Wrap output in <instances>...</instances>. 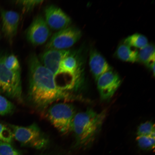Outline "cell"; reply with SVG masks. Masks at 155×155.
<instances>
[{
    "label": "cell",
    "instance_id": "cell-2",
    "mask_svg": "<svg viewBox=\"0 0 155 155\" xmlns=\"http://www.w3.org/2000/svg\"><path fill=\"white\" fill-rule=\"evenodd\" d=\"M106 112H95L91 109L75 114L72 131L77 146L87 148L92 144L106 117Z\"/></svg>",
    "mask_w": 155,
    "mask_h": 155
},
{
    "label": "cell",
    "instance_id": "cell-16",
    "mask_svg": "<svg viewBox=\"0 0 155 155\" xmlns=\"http://www.w3.org/2000/svg\"><path fill=\"white\" fill-rule=\"evenodd\" d=\"M155 137L150 136H138L136 138L139 148L144 151H150L155 148Z\"/></svg>",
    "mask_w": 155,
    "mask_h": 155
},
{
    "label": "cell",
    "instance_id": "cell-22",
    "mask_svg": "<svg viewBox=\"0 0 155 155\" xmlns=\"http://www.w3.org/2000/svg\"><path fill=\"white\" fill-rule=\"evenodd\" d=\"M0 155H21L9 143L0 141Z\"/></svg>",
    "mask_w": 155,
    "mask_h": 155
},
{
    "label": "cell",
    "instance_id": "cell-21",
    "mask_svg": "<svg viewBox=\"0 0 155 155\" xmlns=\"http://www.w3.org/2000/svg\"><path fill=\"white\" fill-rule=\"evenodd\" d=\"M13 137L11 130L0 123V141L10 143L12 141Z\"/></svg>",
    "mask_w": 155,
    "mask_h": 155
},
{
    "label": "cell",
    "instance_id": "cell-1",
    "mask_svg": "<svg viewBox=\"0 0 155 155\" xmlns=\"http://www.w3.org/2000/svg\"><path fill=\"white\" fill-rule=\"evenodd\" d=\"M28 66L29 97L35 105L43 108L58 100L71 99L69 94L58 87L53 74L35 54L29 57Z\"/></svg>",
    "mask_w": 155,
    "mask_h": 155
},
{
    "label": "cell",
    "instance_id": "cell-4",
    "mask_svg": "<svg viewBox=\"0 0 155 155\" xmlns=\"http://www.w3.org/2000/svg\"><path fill=\"white\" fill-rule=\"evenodd\" d=\"M10 127L13 137L23 145L39 150L48 144L47 137L36 124L26 127L11 125Z\"/></svg>",
    "mask_w": 155,
    "mask_h": 155
},
{
    "label": "cell",
    "instance_id": "cell-9",
    "mask_svg": "<svg viewBox=\"0 0 155 155\" xmlns=\"http://www.w3.org/2000/svg\"><path fill=\"white\" fill-rule=\"evenodd\" d=\"M45 14L46 22L52 30H63L69 26L71 22L70 17L55 5H50L46 7Z\"/></svg>",
    "mask_w": 155,
    "mask_h": 155
},
{
    "label": "cell",
    "instance_id": "cell-23",
    "mask_svg": "<svg viewBox=\"0 0 155 155\" xmlns=\"http://www.w3.org/2000/svg\"><path fill=\"white\" fill-rule=\"evenodd\" d=\"M149 67L150 68V69L152 70L153 75H155V63H153L150 65L149 66Z\"/></svg>",
    "mask_w": 155,
    "mask_h": 155
},
{
    "label": "cell",
    "instance_id": "cell-7",
    "mask_svg": "<svg viewBox=\"0 0 155 155\" xmlns=\"http://www.w3.org/2000/svg\"><path fill=\"white\" fill-rule=\"evenodd\" d=\"M50 35L49 27L45 19L40 15L35 18L26 32L27 39L34 45L44 44Z\"/></svg>",
    "mask_w": 155,
    "mask_h": 155
},
{
    "label": "cell",
    "instance_id": "cell-20",
    "mask_svg": "<svg viewBox=\"0 0 155 155\" xmlns=\"http://www.w3.org/2000/svg\"><path fill=\"white\" fill-rule=\"evenodd\" d=\"M14 106L4 97L0 95V116L8 115L14 110Z\"/></svg>",
    "mask_w": 155,
    "mask_h": 155
},
{
    "label": "cell",
    "instance_id": "cell-17",
    "mask_svg": "<svg viewBox=\"0 0 155 155\" xmlns=\"http://www.w3.org/2000/svg\"><path fill=\"white\" fill-rule=\"evenodd\" d=\"M5 67L10 70L20 71V66L18 59L13 54L5 55L1 57Z\"/></svg>",
    "mask_w": 155,
    "mask_h": 155
},
{
    "label": "cell",
    "instance_id": "cell-19",
    "mask_svg": "<svg viewBox=\"0 0 155 155\" xmlns=\"http://www.w3.org/2000/svg\"><path fill=\"white\" fill-rule=\"evenodd\" d=\"M43 2V1L38 0H20L17 1L16 3L21 8L24 12L28 13Z\"/></svg>",
    "mask_w": 155,
    "mask_h": 155
},
{
    "label": "cell",
    "instance_id": "cell-14",
    "mask_svg": "<svg viewBox=\"0 0 155 155\" xmlns=\"http://www.w3.org/2000/svg\"><path fill=\"white\" fill-rule=\"evenodd\" d=\"M150 66L155 63V47L152 44H148L145 47L139 50L138 52L137 62Z\"/></svg>",
    "mask_w": 155,
    "mask_h": 155
},
{
    "label": "cell",
    "instance_id": "cell-11",
    "mask_svg": "<svg viewBox=\"0 0 155 155\" xmlns=\"http://www.w3.org/2000/svg\"><path fill=\"white\" fill-rule=\"evenodd\" d=\"M71 51V50L68 49H48L41 55L39 59L44 66L49 70L55 77L59 71L61 60L68 55Z\"/></svg>",
    "mask_w": 155,
    "mask_h": 155
},
{
    "label": "cell",
    "instance_id": "cell-6",
    "mask_svg": "<svg viewBox=\"0 0 155 155\" xmlns=\"http://www.w3.org/2000/svg\"><path fill=\"white\" fill-rule=\"evenodd\" d=\"M82 32L79 29L69 26L54 34L46 45L47 50H67L80 40Z\"/></svg>",
    "mask_w": 155,
    "mask_h": 155
},
{
    "label": "cell",
    "instance_id": "cell-18",
    "mask_svg": "<svg viewBox=\"0 0 155 155\" xmlns=\"http://www.w3.org/2000/svg\"><path fill=\"white\" fill-rule=\"evenodd\" d=\"M155 125L152 122L148 121L141 124L139 126L137 131L138 136H155Z\"/></svg>",
    "mask_w": 155,
    "mask_h": 155
},
{
    "label": "cell",
    "instance_id": "cell-15",
    "mask_svg": "<svg viewBox=\"0 0 155 155\" xmlns=\"http://www.w3.org/2000/svg\"><path fill=\"white\" fill-rule=\"evenodd\" d=\"M132 48L141 49L148 43V39L145 36L136 33L130 36L125 39L124 43Z\"/></svg>",
    "mask_w": 155,
    "mask_h": 155
},
{
    "label": "cell",
    "instance_id": "cell-10",
    "mask_svg": "<svg viewBox=\"0 0 155 155\" xmlns=\"http://www.w3.org/2000/svg\"><path fill=\"white\" fill-rule=\"evenodd\" d=\"M2 30L5 38L12 41L17 33L20 16L16 12L2 9Z\"/></svg>",
    "mask_w": 155,
    "mask_h": 155
},
{
    "label": "cell",
    "instance_id": "cell-8",
    "mask_svg": "<svg viewBox=\"0 0 155 155\" xmlns=\"http://www.w3.org/2000/svg\"><path fill=\"white\" fill-rule=\"evenodd\" d=\"M96 81L101 97L105 100L113 96L120 85L121 81L119 75L111 70L101 75Z\"/></svg>",
    "mask_w": 155,
    "mask_h": 155
},
{
    "label": "cell",
    "instance_id": "cell-13",
    "mask_svg": "<svg viewBox=\"0 0 155 155\" xmlns=\"http://www.w3.org/2000/svg\"><path fill=\"white\" fill-rule=\"evenodd\" d=\"M138 50L124 44L118 47L116 55L118 59L121 61L130 63H135L138 61Z\"/></svg>",
    "mask_w": 155,
    "mask_h": 155
},
{
    "label": "cell",
    "instance_id": "cell-3",
    "mask_svg": "<svg viewBox=\"0 0 155 155\" xmlns=\"http://www.w3.org/2000/svg\"><path fill=\"white\" fill-rule=\"evenodd\" d=\"M75 115L73 107L64 103L54 104L48 112V119L52 124L60 132L64 134L72 131Z\"/></svg>",
    "mask_w": 155,
    "mask_h": 155
},
{
    "label": "cell",
    "instance_id": "cell-12",
    "mask_svg": "<svg viewBox=\"0 0 155 155\" xmlns=\"http://www.w3.org/2000/svg\"><path fill=\"white\" fill-rule=\"evenodd\" d=\"M89 65L91 71L96 81L101 75L112 70L111 67L104 58L95 50L90 52Z\"/></svg>",
    "mask_w": 155,
    "mask_h": 155
},
{
    "label": "cell",
    "instance_id": "cell-5",
    "mask_svg": "<svg viewBox=\"0 0 155 155\" xmlns=\"http://www.w3.org/2000/svg\"><path fill=\"white\" fill-rule=\"evenodd\" d=\"M20 72L8 69L0 58V92L21 102L22 95Z\"/></svg>",
    "mask_w": 155,
    "mask_h": 155
}]
</instances>
